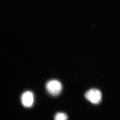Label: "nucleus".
<instances>
[{"mask_svg":"<svg viewBox=\"0 0 120 120\" xmlns=\"http://www.w3.org/2000/svg\"><path fill=\"white\" fill-rule=\"evenodd\" d=\"M46 88L48 93L53 96H57L61 93L62 90V85L60 82L58 80H53L49 81Z\"/></svg>","mask_w":120,"mask_h":120,"instance_id":"nucleus-1","label":"nucleus"},{"mask_svg":"<svg viewBox=\"0 0 120 120\" xmlns=\"http://www.w3.org/2000/svg\"><path fill=\"white\" fill-rule=\"evenodd\" d=\"M85 97L90 102L94 104H99L102 98V95L100 90L92 89L88 91L85 94Z\"/></svg>","mask_w":120,"mask_h":120,"instance_id":"nucleus-2","label":"nucleus"},{"mask_svg":"<svg viewBox=\"0 0 120 120\" xmlns=\"http://www.w3.org/2000/svg\"><path fill=\"white\" fill-rule=\"evenodd\" d=\"M34 95L33 93L27 91L22 94L21 97V102L26 108H31L34 104Z\"/></svg>","mask_w":120,"mask_h":120,"instance_id":"nucleus-3","label":"nucleus"},{"mask_svg":"<svg viewBox=\"0 0 120 120\" xmlns=\"http://www.w3.org/2000/svg\"><path fill=\"white\" fill-rule=\"evenodd\" d=\"M67 115L63 112H58L55 117V120H67Z\"/></svg>","mask_w":120,"mask_h":120,"instance_id":"nucleus-4","label":"nucleus"}]
</instances>
